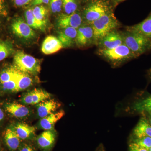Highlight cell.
Returning a JSON list of instances; mask_svg holds the SVG:
<instances>
[{"label":"cell","instance_id":"38","mask_svg":"<svg viewBox=\"0 0 151 151\" xmlns=\"http://www.w3.org/2000/svg\"><path fill=\"white\" fill-rule=\"evenodd\" d=\"M4 113L3 110L0 108V123L4 119Z\"/></svg>","mask_w":151,"mask_h":151},{"label":"cell","instance_id":"11","mask_svg":"<svg viewBox=\"0 0 151 151\" xmlns=\"http://www.w3.org/2000/svg\"><path fill=\"white\" fill-rule=\"evenodd\" d=\"M51 94L41 89H35L23 94L20 99L22 104L36 105L45 100L50 99Z\"/></svg>","mask_w":151,"mask_h":151},{"label":"cell","instance_id":"17","mask_svg":"<svg viewBox=\"0 0 151 151\" xmlns=\"http://www.w3.org/2000/svg\"><path fill=\"white\" fill-rule=\"evenodd\" d=\"M64 115L65 112L63 110L54 112L48 116L40 119L38 124V127L40 129L44 131L54 130L55 124Z\"/></svg>","mask_w":151,"mask_h":151},{"label":"cell","instance_id":"2","mask_svg":"<svg viewBox=\"0 0 151 151\" xmlns=\"http://www.w3.org/2000/svg\"><path fill=\"white\" fill-rule=\"evenodd\" d=\"M123 42L139 57L151 52V39L134 32L126 30L122 32Z\"/></svg>","mask_w":151,"mask_h":151},{"label":"cell","instance_id":"25","mask_svg":"<svg viewBox=\"0 0 151 151\" xmlns=\"http://www.w3.org/2000/svg\"><path fill=\"white\" fill-rule=\"evenodd\" d=\"M12 46L8 42L0 41V61L10 55L13 52Z\"/></svg>","mask_w":151,"mask_h":151},{"label":"cell","instance_id":"24","mask_svg":"<svg viewBox=\"0 0 151 151\" xmlns=\"http://www.w3.org/2000/svg\"><path fill=\"white\" fill-rule=\"evenodd\" d=\"M62 9L65 14H69L78 11L77 0H62Z\"/></svg>","mask_w":151,"mask_h":151},{"label":"cell","instance_id":"39","mask_svg":"<svg viewBox=\"0 0 151 151\" xmlns=\"http://www.w3.org/2000/svg\"><path fill=\"white\" fill-rule=\"evenodd\" d=\"M125 1H126V0H113V3H114L115 6H117L120 3H122Z\"/></svg>","mask_w":151,"mask_h":151},{"label":"cell","instance_id":"26","mask_svg":"<svg viewBox=\"0 0 151 151\" xmlns=\"http://www.w3.org/2000/svg\"><path fill=\"white\" fill-rule=\"evenodd\" d=\"M32 12L34 16L39 20H46V17L48 13V11L45 7L41 5L35 6L32 9Z\"/></svg>","mask_w":151,"mask_h":151},{"label":"cell","instance_id":"32","mask_svg":"<svg viewBox=\"0 0 151 151\" xmlns=\"http://www.w3.org/2000/svg\"><path fill=\"white\" fill-rule=\"evenodd\" d=\"M18 151H36L34 147L30 144L23 142L21 144L18 149Z\"/></svg>","mask_w":151,"mask_h":151},{"label":"cell","instance_id":"9","mask_svg":"<svg viewBox=\"0 0 151 151\" xmlns=\"http://www.w3.org/2000/svg\"><path fill=\"white\" fill-rule=\"evenodd\" d=\"M83 23L82 13L77 11L69 14H60L58 17L56 24L59 29L67 27H73L77 29Z\"/></svg>","mask_w":151,"mask_h":151},{"label":"cell","instance_id":"4","mask_svg":"<svg viewBox=\"0 0 151 151\" xmlns=\"http://www.w3.org/2000/svg\"><path fill=\"white\" fill-rule=\"evenodd\" d=\"M91 25L94 32L96 44L101 38L112 31L118 29L121 26V24L116 18L113 10L96 20Z\"/></svg>","mask_w":151,"mask_h":151},{"label":"cell","instance_id":"21","mask_svg":"<svg viewBox=\"0 0 151 151\" xmlns=\"http://www.w3.org/2000/svg\"><path fill=\"white\" fill-rule=\"evenodd\" d=\"M4 139L7 147L12 151L17 150L22 143L19 138L12 127L7 128L4 135Z\"/></svg>","mask_w":151,"mask_h":151},{"label":"cell","instance_id":"30","mask_svg":"<svg viewBox=\"0 0 151 151\" xmlns=\"http://www.w3.org/2000/svg\"><path fill=\"white\" fill-rule=\"evenodd\" d=\"M50 8L53 13H60L62 9V0H50Z\"/></svg>","mask_w":151,"mask_h":151},{"label":"cell","instance_id":"1","mask_svg":"<svg viewBox=\"0 0 151 151\" xmlns=\"http://www.w3.org/2000/svg\"><path fill=\"white\" fill-rule=\"evenodd\" d=\"M97 54L114 66H118L138 57L123 44L110 49H98Z\"/></svg>","mask_w":151,"mask_h":151},{"label":"cell","instance_id":"15","mask_svg":"<svg viewBox=\"0 0 151 151\" xmlns=\"http://www.w3.org/2000/svg\"><path fill=\"white\" fill-rule=\"evenodd\" d=\"M77 29L73 27H67L60 29L58 38L61 42L63 47L68 48L76 45Z\"/></svg>","mask_w":151,"mask_h":151},{"label":"cell","instance_id":"16","mask_svg":"<svg viewBox=\"0 0 151 151\" xmlns=\"http://www.w3.org/2000/svg\"><path fill=\"white\" fill-rule=\"evenodd\" d=\"M60 104L53 99H49L35 105L38 117L40 119L54 113L59 108Z\"/></svg>","mask_w":151,"mask_h":151},{"label":"cell","instance_id":"3","mask_svg":"<svg viewBox=\"0 0 151 151\" xmlns=\"http://www.w3.org/2000/svg\"><path fill=\"white\" fill-rule=\"evenodd\" d=\"M112 10L109 0H90L82 13L84 22L91 24Z\"/></svg>","mask_w":151,"mask_h":151},{"label":"cell","instance_id":"7","mask_svg":"<svg viewBox=\"0 0 151 151\" xmlns=\"http://www.w3.org/2000/svg\"><path fill=\"white\" fill-rule=\"evenodd\" d=\"M76 45L78 47H87L96 45L91 24L84 22L77 29Z\"/></svg>","mask_w":151,"mask_h":151},{"label":"cell","instance_id":"14","mask_svg":"<svg viewBox=\"0 0 151 151\" xmlns=\"http://www.w3.org/2000/svg\"><path fill=\"white\" fill-rule=\"evenodd\" d=\"M22 141L31 140L35 137V127L24 123H17L12 126Z\"/></svg>","mask_w":151,"mask_h":151},{"label":"cell","instance_id":"28","mask_svg":"<svg viewBox=\"0 0 151 151\" xmlns=\"http://www.w3.org/2000/svg\"><path fill=\"white\" fill-rule=\"evenodd\" d=\"M1 84L3 89L5 91L12 92H18L17 85L15 76L14 78L10 81L4 82Z\"/></svg>","mask_w":151,"mask_h":151},{"label":"cell","instance_id":"43","mask_svg":"<svg viewBox=\"0 0 151 151\" xmlns=\"http://www.w3.org/2000/svg\"><path fill=\"white\" fill-rule=\"evenodd\" d=\"M38 1V0H33V1Z\"/></svg>","mask_w":151,"mask_h":151},{"label":"cell","instance_id":"35","mask_svg":"<svg viewBox=\"0 0 151 151\" xmlns=\"http://www.w3.org/2000/svg\"><path fill=\"white\" fill-rule=\"evenodd\" d=\"M50 0H38L35 1H32V5L33 6H36L41 5L42 4H49Z\"/></svg>","mask_w":151,"mask_h":151},{"label":"cell","instance_id":"37","mask_svg":"<svg viewBox=\"0 0 151 151\" xmlns=\"http://www.w3.org/2000/svg\"><path fill=\"white\" fill-rule=\"evenodd\" d=\"M142 116H144L145 117L148 122L151 125V113H149V114H146V115Z\"/></svg>","mask_w":151,"mask_h":151},{"label":"cell","instance_id":"29","mask_svg":"<svg viewBox=\"0 0 151 151\" xmlns=\"http://www.w3.org/2000/svg\"><path fill=\"white\" fill-rule=\"evenodd\" d=\"M132 142L149 150L151 147V137H144L139 138H134Z\"/></svg>","mask_w":151,"mask_h":151},{"label":"cell","instance_id":"31","mask_svg":"<svg viewBox=\"0 0 151 151\" xmlns=\"http://www.w3.org/2000/svg\"><path fill=\"white\" fill-rule=\"evenodd\" d=\"M14 6L17 7H22L32 3L33 0H12Z\"/></svg>","mask_w":151,"mask_h":151},{"label":"cell","instance_id":"23","mask_svg":"<svg viewBox=\"0 0 151 151\" xmlns=\"http://www.w3.org/2000/svg\"><path fill=\"white\" fill-rule=\"evenodd\" d=\"M16 70L15 77L17 85L18 91L25 90L33 85L34 81L32 75Z\"/></svg>","mask_w":151,"mask_h":151},{"label":"cell","instance_id":"40","mask_svg":"<svg viewBox=\"0 0 151 151\" xmlns=\"http://www.w3.org/2000/svg\"><path fill=\"white\" fill-rule=\"evenodd\" d=\"M96 151H105V150H104V147H103V146L102 145H100Z\"/></svg>","mask_w":151,"mask_h":151},{"label":"cell","instance_id":"19","mask_svg":"<svg viewBox=\"0 0 151 151\" xmlns=\"http://www.w3.org/2000/svg\"><path fill=\"white\" fill-rule=\"evenodd\" d=\"M63 48L58 37L49 35L45 38L42 45L41 50L44 54L50 55L55 53Z\"/></svg>","mask_w":151,"mask_h":151},{"label":"cell","instance_id":"42","mask_svg":"<svg viewBox=\"0 0 151 151\" xmlns=\"http://www.w3.org/2000/svg\"><path fill=\"white\" fill-rule=\"evenodd\" d=\"M148 150L149 151H151V147Z\"/></svg>","mask_w":151,"mask_h":151},{"label":"cell","instance_id":"13","mask_svg":"<svg viewBox=\"0 0 151 151\" xmlns=\"http://www.w3.org/2000/svg\"><path fill=\"white\" fill-rule=\"evenodd\" d=\"M4 108L9 114L17 119H25L31 114V111L27 106L16 102L6 103Z\"/></svg>","mask_w":151,"mask_h":151},{"label":"cell","instance_id":"33","mask_svg":"<svg viewBox=\"0 0 151 151\" xmlns=\"http://www.w3.org/2000/svg\"><path fill=\"white\" fill-rule=\"evenodd\" d=\"M8 14L7 8L4 0H0V16L6 17Z\"/></svg>","mask_w":151,"mask_h":151},{"label":"cell","instance_id":"5","mask_svg":"<svg viewBox=\"0 0 151 151\" xmlns=\"http://www.w3.org/2000/svg\"><path fill=\"white\" fill-rule=\"evenodd\" d=\"M14 65L17 70L29 75L37 76L40 73V60L23 52H18L15 55Z\"/></svg>","mask_w":151,"mask_h":151},{"label":"cell","instance_id":"6","mask_svg":"<svg viewBox=\"0 0 151 151\" xmlns=\"http://www.w3.org/2000/svg\"><path fill=\"white\" fill-rule=\"evenodd\" d=\"M129 111L131 114L142 116L151 113V94L145 90L138 92L130 103Z\"/></svg>","mask_w":151,"mask_h":151},{"label":"cell","instance_id":"34","mask_svg":"<svg viewBox=\"0 0 151 151\" xmlns=\"http://www.w3.org/2000/svg\"><path fill=\"white\" fill-rule=\"evenodd\" d=\"M129 151H149L147 149L133 142L130 143L129 145Z\"/></svg>","mask_w":151,"mask_h":151},{"label":"cell","instance_id":"41","mask_svg":"<svg viewBox=\"0 0 151 151\" xmlns=\"http://www.w3.org/2000/svg\"><path fill=\"white\" fill-rule=\"evenodd\" d=\"M83 1H90V0H82Z\"/></svg>","mask_w":151,"mask_h":151},{"label":"cell","instance_id":"8","mask_svg":"<svg viewBox=\"0 0 151 151\" xmlns=\"http://www.w3.org/2000/svg\"><path fill=\"white\" fill-rule=\"evenodd\" d=\"M11 28L14 34L22 39L30 40L35 37V31L22 18L14 20L11 25Z\"/></svg>","mask_w":151,"mask_h":151},{"label":"cell","instance_id":"36","mask_svg":"<svg viewBox=\"0 0 151 151\" xmlns=\"http://www.w3.org/2000/svg\"><path fill=\"white\" fill-rule=\"evenodd\" d=\"M146 77L147 78V81L148 83H151V67L149 69L146 71Z\"/></svg>","mask_w":151,"mask_h":151},{"label":"cell","instance_id":"18","mask_svg":"<svg viewBox=\"0 0 151 151\" xmlns=\"http://www.w3.org/2000/svg\"><path fill=\"white\" fill-rule=\"evenodd\" d=\"M126 30L134 32L151 39V12L142 21L134 25L127 26Z\"/></svg>","mask_w":151,"mask_h":151},{"label":"cell","instance_id":"22","mask_svg":"<svg viewBox=\"0 0 151 151\" xmlns=\"http://www.w3.org/2000/svg\"><path fill=\"white\" fill-rule=\"evenodd\" d=\"M25 18L26 22L32 29L39 30L42 32L46 30L47 27V20L40 21L37 19L34 15L32 9H29L26 11Z\"/></svg>","mask_w":151,"mask_h":151},{"label":"cell","instance_id":"12","mask_svg":"<svg viewBox=\"0 0 151 151\" xmlns=\"http://www.w3.org/2000/svg\"><path fill=\"white\" fill-rule=\"evenodd\" d=\"M56 132L53 130L44 131L36 138L37 145L42 151H50L56 140Z\"/></svg>","mask_w":151,"mask_h":151},{"label":"cell","instance_id":"10","mask_svg":"<svg viewBox=\"0 0 151 151\" xmlns=\"http://www.w3.org/2000/svg\"><path fill=\"white\" fill-rule=\"evenodd\" d=\"M124 44L122 32L114 30L108 33L97 41L96 45L98 49H110Z\"/></svg>","mask_w":151,"mask_h":151},{"label":"cell","instance_id":"27","mask_svg":"<svg viewBox=\"0 0 151 151\" xmlns=\"http://www.w3.org/2000/svg\"><path fill=\"white\" fill-rule=\"evenodd\" d=\"M16 69L14 68H6L0 73V83L1 84L10 81L14 78Z\"/></svg>","mask_w":151,"mask_h":151},{"label":"cell","instance_id":"20","mask_svg":"<svg viewBox=\"0 0 151 151\" xmlns=\"http://www.w3.org/2000/svg\"><path fill=\"white\" fill-rule=\"evenodd\" d=\"M133 134L135 138L144 137H151V125L145 117L142 116L133 130Z\"/></svg>","mask_w":151,"mask_h":151}]
</instances>
